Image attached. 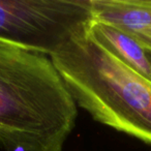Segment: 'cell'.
Returning <instances> with one entry per match:
<instances>
[{
    "label": "cell",
    "mask_w": 151,
    "mask_h": 151,
    "mask_svg": "<svg viewBox=\"0 0 151 151\" xmlns=\"http://www.w3.org/2000/svg\"><path fill=\"white\" fill-rule=\"evenodd\" d=\"M91 20L90 0H0V40L51 56Z\"/></svg>",
    "instance_id": "3957f363"
},
{
    "label": "cell",
    "mask_w": 151,
    "mask_h": 151,
    "mask_svg": "<svg viewBox=\"0 0 151 151\" xmlns=\"http://www.w3.org/2000/svg\"><path fill=\"white\" fill-rule=\"evenodd\" d=\"M78 108L50 56L0 40V145L62 151Z\"/></svg>",
    "instance_id": "6da1fadb"
},
{
    "label": "cell",
    "mask_w": 151,
    "mask_h": 151,
    "mask_svg": "<svg viewBox=\"0 0 151 151\" xmlns=\"http://www.w3.org/2000/svg\"><path fill=\"white\" fill-rule=\"evenodd\" d=\"M87 29L91 36L112 55L151 82V64L136 38L113 26L93 20L88 23Z\"/></svg>",
    "instance_id": "5b68a950"
},
{
    "label": "cell",
    "mask_w": 151,
    "mask_h": 151,
    "mask_svg": "<svg viewBox=\"0 0 151 151\" xmlns=\"http://www.w3.org/2000/svg\"><path fill=\"white\" fill-rule=\"evenodd\" d=\"M87 25L51 60L76 104L95 121L151 145V82L99 44Z\"/></svg>",
    "instance_id": "7a4b0ae2"
},
{
    "label": "cell",
    "mask_w": 151,
    "mask_h": 151,
    "mask_svg": "<svg viewBox=\"0 0 151 151\" xmlns=\"http://www.w3.org/2000/svg\"><path fill=\"white\" fill-rule=\"evenodd\" d=\"M13 151H26V150L23 148H21V147H18V148H16L15 150H13Z\"/></svg>",
    "instance_id": "52a82bcc"
},
{
    "label": "cell",
    "mask_w": 151,
    "mask_h": 151,
    "mask_svg": "<svg viewBox=\"0 0 151 151\" xmlns=\"http://www.w3.org/2000/svg\"><path fill=\"white\" fill-rule=\"evenodd\" d=\"M134 38H136L141 44V46L143 47V49H144L145 53L147 55V58H148L149 62L151 64V32L140 34V35L134 36Z\"/></svg>",
    "instance_id": "8992f818"
},
{
    "label": "cell",
    "mask_w": 151,
    "mask_h": 151,
    "mask_svg": "<svg viewBox=\"0 0 151 151\" xmlns=\"http://www.w3.org/2000/svg\"><path fill=\"white\" fill-rule=\"evenodd\" d=\"M93 21L134 36L151 32V0H90Z\"/></svg>",
    "instance_id": "277c9868"
}]
</instances>
